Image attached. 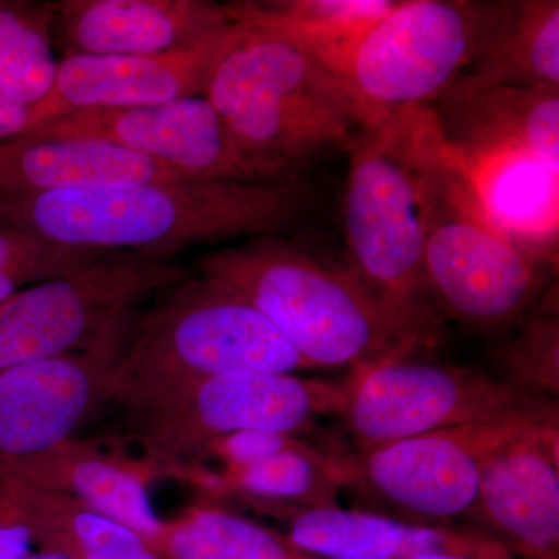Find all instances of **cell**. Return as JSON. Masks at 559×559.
Returning a JSON list of instances; mask_svg holds the SVG:
<instances>
[{"label": "cell", "mask_w": 559, "mask_h": 559, "mask_svg": "<svg viewBox=\"0 0 559 559\" xmlns=\"http://www.w3.org/2000/svg\"><path fill=\"white\" fill-rule=\"evenodd\" d=\"M312 198L304 179L176 178L0 198V224L73 248L171 260L197 246L280 235L304 218Z\"/></svg>", "instance_id": "6da1fadb"}, {"label": "cell", "mask_w": 559, "mask_h": 559, "mask_svg": "<svg viewBox=\"0 0 559 559\" xmlns=\"http://www.w3.org/2000/svg\"><path fill=\"white\" fill-rule=\"evenodd\" d=\"M200 274L250 301L311 369L359 370L404 358L436 337L352 270L322 263L280 235L205 253Z\"/></svg>", "instance_id": "7a4b0ae2"}, {"label": "cell", "mask_w": 559, "mask_h": 559, "mask_svg": "<svg viewBox=\"0 0 559 559\" xmlns=\"http://www.w3.org/2000/svg\"><path fill=\"white\" fill-rule=\"evenodd\" d=\"M237 25L205 98L242 148L300 175L369 123L347 84L297 40L230 3Z\"/></svg>", "instance_id": "3957f363"}, {"label": "cell", "mask_w": 559, "mask_h": 559, "mask_svg": "<svg viewBox=\"0 0 559 559\" xmlns=\"http://www.w3.org/2000/svg\"><path fill=\"white\" fill-rule=\"evenodd\" d=\"M443 148L429 106L369 121L347 146L342 202L349 270L390 307L433 330L423 249L430 179Z\"/></svg>", "instance_id": "277c9868"}, {"label": "cell", "mask_w": 559, "mask_h": 559, "mask_svg": "<svg viewBox=\"0 0 559 559\" xmlns=\"http://www.w3.org/2000/svg\"><path fill=\"white\" fill-rule=\"evenodd\" d=\"M312 370L266 316L223 283L183 278L140 312L117 369L116 404L127 407L227 373Z\"/></svg>", "instance_id": "5b68a950"}, {"label": "cell", "mask_w": 559, "mask_h": 559, "mask_svg": "<svg viewBox=\"0 0 559 559\" xmlns=\"http://www.w3.org/2000/svg\"><path fill=\"white\" fill-rule=\"evenodd\" d=\"M547 267L489 223L468 175L444 145L426 212L423 275L430 299L465 325H506L538 299Z\"/></svg>", "instance_id": "8992f818"}, {"label": "cell", "mask_w": 559, "mask_h": 559, "mask_svg": "<svg viewBox=\"0 0 559 559\" xmlns=\"http://www.w3.org/2000/svg\"><path fill=\"white\" fill-rule=\"evenodd\" d=\"M345 384L297 374L227 373L190 382L123 407L127 430L146 459L183 477L198 468L205 448L242 430L299 436L322 415L340 414Z\"/></svg>", "instance_id": "52a82bcc"}, {"label": "cell", "mask_w": 559, "mask_h": 559, "mask_svg": "<svg viewBox=\"0 0 559 559\" xmlns=\"http://www.w3.org/2000/svg\"><path fill=\"white\" fill-rule=\"evenodd\" d=\"M186 277L171 260L106 252L81 270L21 290L0 307V370L124 347L140 307Z\"/></svg>", "instance_id": "ba28073f"}, {"label": "cell", "mask_w": 559, "mask_h": 559, "mask_svg": "<svg viewBox=\"0 0 559 559\" xmlns=\"http://www.w3.org/2000/svg\"><path fill=\"white\" fill-rule=\"evenodd\" d=\"M487 9L460 0L396 3L341 69L367 119L436 102L468 66Z\"/></svg>", "instance_id": "9c48e42d"}, {"label": "cell", "mask_w": 559, "mask_h": 559, "mask_svg": "<svg viewBox=\"0 0 559 559\" xmlns=\"http://www.w3.org/2000/svg\"><path fill=\"white\" fill-rule=\"evenodd\" d=\"M543 400L489 415L457 428L364 451L347 466L392 509L421 522H454L476 514L481 468L514 437L551 417Z\"/></svg>", "instance_id": "30bf717a"}, {"label": "cell", "mask_w": 559, "mask_h": 559, "mask_svg": "<svg viewBox=\"0 0 559 559\" xmlns=\"http://www.w3.org/2000/svg\"><path fill=\"white\" fill-rule=\"evenodd\" d=\"M538 400L480 371L404 358L353 371L340 414L364 451Z\"/></svg>", "instance_id": "8fae6325"}, {"label": "cell", "mask_w": 559, "mask_h": 559, "mask_svg": "<svg viewBox=\"0 0 559 559\" xmlns=\"http://www.w3.org/2000/svg\"><path fill=\"white\" fill-rule=\"evenodd\" d=\"M24 135L98 140L159 162L183 178L259 183L301 179L242 148L205 95L142 108L69 114Z\"/></svg>", "instance_id": "7c38bea8"}, {"label": "cell", "mask_w": 559, "mask_h": 559, "mask_svg": "<svg viewBox=\"0 0 559 559\" xmlns=\"http://www.w3.org/2000/svg\"><path fill=\"white\" fill-rule=\"evenodd\" d=\"M123 347L72 353L0 370V466L38 457L116 404Z\"/></svg>", "instance_id": "4fadbf2b"}, {"label": "cell", "mask_w": 559, "mask_h": 559, "mask_svg": "<svg viewBox=\"0 0 559 559\" xmlns=\"http://www.w3.org/2000/svg\"><path fill=\"white\" fill-rule=\"evenodd\" d=\"M235 25L234 17L231 24L197 46L170 53L62 58L49 95L28 109L25 132L84 110L142 108L204 95L213 62L229 43Z\"/></svg>", "instance_id": "5bb4252c"}, {"label": "cell", "mask_w": 559, "mask_h": 559, "mask_svg": "<svg viewBox=\"0 0 559 559\" xmlns=\"http://www.w3.org/2000/svg\"><path fill=\"white\" fill-rule=\"evenodd\" d=\"M66 57H146L190 49L234 22L207 0H62L49 3Z\"/></svg>", "instance_id": "9a60e30c"}, {"label": "cell", "mask_w": 559, "mask_h": 559, "mask_svg": "<svg viewBox=\"0 0 559 559\" xmlns=\"http://www.w3.org/2000/svg\"><path fill=\"white\" fill-rule=\"evenodd\" d=\"M557 414L514 437L481 468L476 514L530 559H558Z\"/></svg>", "instance_id": "2e32d148"}, {"label": "cell", "mask_w": 559, "mask_h": 559, "mask_svg": "<svg viewBox=\"0 0 559 559\" xmlns=\"http://www.w3.org/2000/svg\"><path fill=\"white\" fill-rule=\"evenodd\" d=\"M429 108L444 145L462 164L527 151L559 168V90L455 80Z\"/></svg>", "instance_id": "e0dca14e"}, {"label": "cell", "mask_w": 559, "mask_h": 559, "mask_svg": "<svg viewBox=\"0 0 559 559\" xmlns=\"http://www.w3.org/2000/svg\"><path fill=\"white\" fill-rule=\"evenodd\" d=\"M0 471L83 500L134 530L156 550L165 521L151 502L150 485L168 473L151 460L106 451L95 441L72 439L38 457L0 466Z\"/></svg>", "instance_id": "ac0fdd59"}, {"label": "cell", "mask_w": 559, "mask_h": 559, "mask_svg": "<svg viewBox=\"0 0 559 559\" xmlns=\"http://www.w3.org/2000/svg\"><path fill=\"white\" fill-rule=\"evenodd\" d=\"M183 178L142 154L86 139L14 138L0 142V198Z\"/></svg>", "instance_id": "d6986e66"}, {"label": "cell", "mask_w": 559, "mask_h": 559, "mask_svg": "<svg viewBox=\"0 0 559 559\" xmlns=\"http://www.w3.org/2000/svg\"><path fill=\"white\" fill-rule=\"evenodd\" d=\"M286 539L316 559H409L421 554L503 558L502 547L436 525L407 524L337 506L286 509Z\"/></svg>", "instance_id": "ffe728a7"}, {"label": "cell", "mask_w": 559, "mask_h": 559, "mask_svg": "<svg viewBox=\"0 0 559 559\" xmlns=\"http://www.w3.org/2000/svg\"><path fill=\"white\" fill-rule=\"evenodd\" d=\"M459 164L496 230L535 259L557 266L559 168L527 151Z\"/></svg>", "instance_id": "44dd1931"}, {"label": "cell", "mask_w": 559, "mask_h": 559, "mask_svg": "<svg viewBox=\"0 0 559 559\" xmlns=\"http://www.w3.org/2000/svg\"><path fill=\"white\" fill-rule=\"evenodd\" d=\"M457 80L559 90L558 0L488 3L476 49Z\"/></svg>", "instance_id": "7402d4cb"}, {"label": "cell", "mask_w": 559, "mask_h": 559, "mask_svg": "<svg viewBox=\"0 0 559 559\" xmlns=\"http://www.w3.org/2000/svg\"><path fill=\"white\" fill-rule=\"evenodd\" d=\"M0 484L20 506L39 550L68 559H164L134 530L83 500L36 487L3 471Z\"/></svg>", "instance_id": "603a6c76"}, {"label": "cell", "mask_w": 559, "mask_h": 559, "mask_svg": "<svg viewBox=\"0 0 559 559\" xmlns=\"http://www.w3.org/2000/svg\"><path fill=\"white\" fill-rule=\"evenodd\" d=\"M396 3V0H278L246 2V5L260 21L297 40L340 76L360 38L395 9Z\"/></svg>", "instance_id": "cb8c5ba5"}, {"label": "cell", "mask_w": 559, "mask_h": 559, "mask_svg": "<svg viewBox=\"0 0 559 559\" xmlns=\"http://www.w3.org/2000/svg\"><path fill=\"white\" fill-rule=\"evenodd\" d=\"M347 480V466L305 444L253 465L224 468L218 476H209L207 485L260 502L311 509L337 506V495Z\"/></svg>", "instance_id": "d4e9b609"}, {"label": "cell", "mask_w": 559, "mask_h": 559, "mask_svg": "<svg viewBox=\"0 0 559 559\" xmlns=\"http://www.w3.org/2000/svg\"><path fill=\"white\" fill-rule=\"evenodd\" d=\"M157 554L164 559H316L257 522L216 507H191L165 522Z\"/></svg>", "instance_id": "484cf974"}, {"label": "cell", "mask_w": 559, "mask_h": 559, "mask_svg": "<svg viewBox=\"0 0 559 559\" xmlns=\"http://www.w3.org/2000/svg\"><path fill=\"white\" fill-rule=\"evenodd\" d=\"M47 5L0 0V95L20 105H38L57 80Z\"/></svg>", "instance_id": "4316f807"}, {"label": "cell", "mask_w": 559, "mask_h": 559, "mask_svg": "<svg viewBox=\"0 0 559 559\" xmlns=\"http://www.w3.org/2000/svg\"><path fill=\"white\" fill-rule=\"evenodd\" d=\"M103 253L106 252L60 245L33 231L0 224V307L21 290L81 270Z\"/></svg>", "instance_id": "83f0119b"}, {"label": "cell", "mask_w": 559, "mask_h": 559, "mask_svg": "<svg viewBox=\"0 0 559 559\" xmlns=\"http://www.w3.org/2000/svg\"><path fill=\"white\" fill-rule=\"evenodd\" d=\"M559 329L557 305L551 304L532 316L520 336L511 341L502 359L509 367L511 384L520 388L521 380L528 385L554 389L558 385Z\"/></svg>", "instance_id": "f1b7e54d"}, {"label": "cell", "mask_w": 559, "mask_h": 559, "mask_svg": "<svg viewBox=\"0 0 559 559\" xmlns=\"http://www.w3.org/2000/svg\"><path fill=\"white\" fill-rule=\"evenodd\" d=\"M305 441L289 433L271 432V430H242L230 433L210 443L202 459L212 457L223 463V468L253 465L270 459L280 452L297 450L305 447Z\"/></svg>", "instance_id": "f546056e"}, {"label": "cell", "mask_w": 559, "mask_h": 559, "mask_svg": "<svg viewBox=\"0 0 559 559\" xmlns=\"http://www.w3.org/2000/svg\"><path fill=\"white\" fill-rule=\"evenodd\" d=\"M33 536L24 513L0 484V559H25L33 551Z\"/></svg>", "instance_id": "4dcf8cb0"}, {"label": "cell", "mask_w": 559, "mask_h": 559, "mask_svg": "<svg viewBox=\"0 0 559 559\" xmlns=\"http://www.w3.org/2000/svg\"><path fill=\"white\" fill-rule=\"evenodd\" d=\"M409 559H495L488 557H477V555H460V554H421L415 555Z\"/></svg>", "instance_id": "1f68e13d"}, {"label": "cell", "mask_w": 559, "mask_h": 559, "mask_svg": "<svg viewBox=\"0 0 559 559\" xmlns=\"http://www.w3.org/2000/svg\"><path fill=\"white\" fill-rule=\"evenodd\" d=\"M25 559H68V558L61 557V555H58V554H53V551L38 549V551H32V554L28 555V557Z\"/></svg>", "instance_id": "d6a6232c"}]
</instances>
